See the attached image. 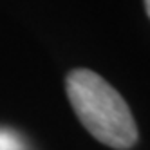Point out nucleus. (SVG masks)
Here are the masks:
<instances>
[{
	"label": "nucleus",
	"instance_id": "obj_3",
	"mask_svg": "<svg viewBox=\"0 0 150 150\" xmlns=\"http://www.w3.org/2000/svg\"><path fill=\"white\" fill-rule=\"evenodd\" d=\"M145 9H146V15L150 18V0H145Z\"/></svg>",
	"mask_w": 150,
	"mask_h": 150
},
{
	"label": "nucleus",
	"instance_id": "obj_2",
	"mask_svg": "<svg viewBox=\"0 0 150 150\" xmlns=\"http://www.w3.org/2000/svg\"><path fill=\"white\" fill-rule=\"evenodd\" d=\"M0 150H25L24 139L15 130L0 128Z\"/></svg>",
	"mask_w": 150,
	"mask_h": 150
},
{
	"label": "nucleus",
	"instance_id": "obj_1",
	"mask_svg": "<svg viewBox=\"0 0 150 150\" xmlns=\"http://www.w3.org/2000/svg\"><path fill=\"white\" fill-rule=\"evenodd\" d=\"M67 98L81 125L100 143L127 150L137 141V125L128 109L110 83L89 69H74L65 80Z\"/></svg>",
	"mask_w": 150,
	"mask_h": 150
}]
</instances>
